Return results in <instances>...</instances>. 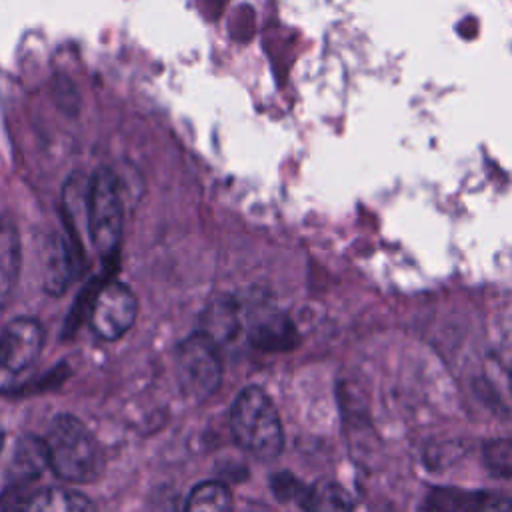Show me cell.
Wrapping results in <instances>:
<instances>
[{
	"mask_svg": "<svg viewBox=\"0 0 512 512\" xmlns=\"http://www.w3.org/2000/svg\"><path fill=\"white\" fill-rule=\"evenodd\" d=\"M48 468L66 482L90 484L104 474L106 458L90 428L72 414H58L42 436Z\"/></svg>",
	"mask_w": 512,
	"mask_h": 512,
	"instance_id": "cell-1",
	"label": "cell"
},
{
	"mask_svg": "<svg viewBox=\"0 0 512 512\" xmlns=\"http://www.w3.org/2000/svg\"><path fill=\"white\" fill-rule=\"evenodd\" d=\"M230 428L236 444L258 460H274L284 446L280 414L260 386H246L230 410Z\"/></svg>",
	"mask_w": 512,
	"mask_h": 512,
	"instance_id": "cell-2",
	"label": "cell"
},
{
	"mask_svg": "<svg viewBox=\"0 0 512 512\" xmlns=\"http://www.w3.org/2000/svg\"><path fill=\"white\" fill-rule=\"evenodd\" d=\"M124 230L120 180L110 168L94 172L86 188V232L104 264L118 260Z\"/></svg>",
	"mask_w": 512,
	"mask_h": 512,
	"instance_id": "cell-3",
	"label": "cell"
},
{
	"mask_svg": "<svg viewBox=\"0 0 512 512\" xmlns=\"http://www.w3.org/2000/svg\"><path fill=\"white\" fill-rule=\"evenodd\" d=\"M174 368L176 382L184 398L192 402L208 400L222 380L218 344L200 330L190 334L176 348Z\"/></svg>",
	"mask_w": 512,
	"mask_h": 512,
	"instance_id": "cell-4",
	"label": "cell"
},
{
	"mask_svg": "<svg viewBox=\"0 0 512 512\" xmlns=\"http://www.w3.org/2000/svg\"><path fill=\"white\" fill-rule=\"evenodd\" d=\"M44 330L36 318H16L0 334V394H14L36 366Z\"/></svg>",
	"mask_w": 512,
	"mask_h": 512,
	"instance_id": "cell-5",
	"label": "cell"
},
{
	"mask_svg": "<svg viewBox=\"0 0 512 512\" xmlns=\"http://www.w3.org/2000/svg\"><path fill=\"white\" fill-rule=\"evenodd\" d=\"M136 314L138 300L134 292L118 280H106L98 286L92 298L88 322L98 338L112 342L122 338L132 328Z\"/></svg>",
	"mask_w": 512,
	"mask_h": 512,
	"instance_id": "cell-6",
	"label": "cell"
},
{
	"mask_svg": "<svg viewBox=\"0 0 512 512\" xmlns=\"http://www.w3.org/2000/svg\"><path fill=\"white\" fill-rule=\"evenodd\" d=\"M82 254L74 242L62 234H54L46 246L44 262V290L52 296H60L68 290L78 274V260Z\"/></svg>",
	"mask_w": 512,
	"mask_h": 512,
	"instance_id": "cell-7",
	"label": "cell"
},
{
	"mask_svg": "<svg viewBox=\"0 0 512 512\" xmlns=\"http://www.w3.org/2000/svg\"><path fill=\"white\" fill-rule=\"evenodd\" d=\"M248 340L262 352H288L298 344V330L284 314H272L252 324Z\"/></svg>",
	"mask_w": 512,
	"mask_h": 512,
	"instance_id": "cell-8",
	"label": "cell"
},
{
	"mask_svg": "<svg viewBox=\"0 0 512 512\" xmlns=\"http://www.w3.org/2000/svg\"><path fill=\"white\" fill-rule=\"evenodd\" d=\"M22 512H96V506L82 492L50 486L32 492L22 504Z\"/></svg>",
	"mask_w": 512,
	"mask_h": 512,
	"instance_id": "cell-9",
	"label": "cell"
},
{
	"mask_svg": "<svg viewBox=\"0 0 512 512\" xmlns=\"http://www.w3.org/2000/svg\"><path fill=\"white\" fill-rule=\"evenodd\" d=\"M20 272V236L8 216H0V304L12 294Z\"/></svg>",
	"mask_w": 512,
	"mask_h": 512,
	"instance_id": "cell-10",
	"label": "cell"
},
{
	"mask_svg": "<svg viewBox=\"0 0 512 512\" xmlns=\"http://www.w3.org/2000/svg\"><path fill=\"white\" fill-rule=\"evenodd\" d=\"M48 468V458H46V448L44 440L38 436H22L18 440V446L14 450L12 462H10V480L12 486L18 488Z\"/></svg>",
	"mask_w": 512,
	"mask_h": 512,
	"instance_id": "cell-11",
	"label": "cell"
},
{
	"mask_svg": "<svg viewBox=\"0 0 512 512\" xmlns=\"http://www.w3.org/2000/svg\"><path fill=\"white\" fill-rule=\"evenodd\" d=\"M490 496L462 488H432L424 498L428 512H478Z\"/></svg>",
	"mask_w": 512,
	"mask_h": 512,
	"instance_id": "cell-12",
	"label": "cell"
},
{
	"mask_svg": "<svg viewBox=\"0 0 512 512\" xmlns=\"http://www.w3.org/2000/svg\"><path fill=\"white\" fill-rule=\"evenodd\" d=\"M300 502L308 512H352L348 492L332 480H320L314 486L304 488Z\"/></svg>",
	"mask_w": 512,
	"mask_h": 512,
	"instance_id": "cell-13",
	"label": "cell"
},
{
	"mask_svg": "<svg viewBox=\"0 0 512 512\" xmlns=\"http://www.w3.org/2000/svg\"><path fill=\"white\" fill-rule=\"evenodd\" d=\"M232 508L230 488L220 480H206L190 490L184 512H232Z\"/></svg>",
	"mask_w": 512,
	"mask_h": 512,
	"instance_id": "cell-14",
	"label": "cell"
},
{
	"mask_svg": "<svg viewBox=\"0 0 512 512\" xmlns=\"http://www.w3.org/2000/svg\"><path fill=\"white\" fill-rule=\"evenodd\" d=\"M236 330H238V316L230 300H218L206 310L200 332L210 336L218 346L234 338Z\"/></svg>",
	"mask_w": 512,
	"mask_h": 512,
	"instance_id": "cell-15",
	"label": "cell"
},
{
	"mask_svg": "<svg viewBox=\"0 0 512 512\" xmlns=\"http://www.w3.org/2000/svg\"><path fill=\"white\" fill-rule=\"evenodd\" d=\"M486 466L498 476H512V440H492L484 448Z\"/></svg>",
	"mask_w": 512,
	"mask_h": 512,
	"instance_id": "cell-16",
	"label": "cell"
},
{
	"mask_svg": "<svg viewBox=\"0 0 512 512\" xmlns=\"http://www.w3.org/2000/svg\"><path fill=\"white\" fill-rule=\"evenodd\" d=\"M272 488H274V492H276L278 498L286 500V498H290L292 494L298 496V488H300V486H298V482H296L294 476L282 472V474H274V476H272Z\"/></svg>",
	"mask_w": 512,
	"mask_h": 512,
	"instance_id": "cell-17",
	"label": "cell"
},
{
	"mask_svg": "<svg viewBox=\"0 0 512 512\" xmlns=\"http://www.w3.org/2000/svg\"><path fill=\"white\" fill-rule=\"evenodd\" d=\"M478 512H512V500H492V498H488V502Z\"/></svg>",
	"mask_w": 512,
	"mask_h": 512,
	"instance_id": "cell-18",
	"label": "cell"
},
{
	"mask_svg": "<svg viewBox=\"0 0 512 512\" xmlns=\"http://www.w3.org/2000/svg\"><path fill=\"white\" fill-rule=\"evenodd\" d=\"M2 512H22V508H4Z\"/></svg>",
	"mask_w": 512,
	"mask_h": 512,
	"instance_id": "cell-19",
	"label": "cell"
},
{
	"mask_svg": "<svg viewBox=\"0 0 512 512\" xmlns=\"http://www.w3.org/2000/svg\"><path fill=\"white\" fill-rule=\"evenodd\" d=\"M2 442H4V430H2V424H0V448H2Z\"/></svg>",
	"mask_w": 512,
	"mask_h": 512,
	"instance_id": "cell-20",
	"label": "cell"
}]
</instances>
